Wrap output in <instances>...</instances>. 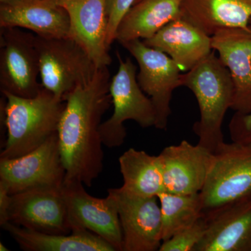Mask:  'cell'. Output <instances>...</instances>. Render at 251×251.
<instances>
[{
  "label": "cell",
  "mask_w": 251,
  "mask_h": 251,
  "mask_svg": "<svg viewBox=\"0 0 251 251\" xmlns=\"http://www.w3.org/2000/svg\"><path fill=\"white\" fill-rule=\"evenodd\" d=\"M195 251H251V198L207 219L205 234Z\"/></svg>",
  "instance_id": "obj_18"
},
{
  "label": "cell",
  "mask_w": 251,
  "mask_h": 251,
  "mask_svg": "<svg viewBox=\"0 0 251 251\" xmlns=\"http://www.w3.org/2000/svg\"><path fill=\"white\" fill-rule=\"evenodd\" d=\"M211 48L228 69L234 89L232 108L251 112V27L223 29L211 36Z\"/></svg>",
  "instance_id": "obj_15"
},
{
  "label": "cell",
  "mask_w": 251,
  "mask_h": 251,
  "mask_svg": "<svg viewBox=\"0 0 251 251\" xmlns=\"http://www.w3.org/2000/svg\"><path fill=\"white\" fill-rule=\"evenodd\" d=\"M164 191L174 194H196L202 191L210 170L214 153L182 140L163 149L159 154Z\"/></svg>",
  "instance_id": "obj_13"
},
{
  "label": "cell",
  "mask_w": 251,
  "mask_h": 251,
  "mask_svg": "<svg viewBox=\"0 0 251 251\" xmlns=\"http://www.w3.org/2000/svg\"><path fill=\"white\" fill-rule=\"evenodd\" d=\"M80 181H64L63 193L72 230L83 228L106 241L115 251H123V234L115 199L94 197Z\"/></svg>",
  "instance_id": "obj_11"
},
{
  "label": "cell",
  "mask_w": 251,
  "mask_h": 251,
  "mask_svg": "<svg viewBox=\"0 0 251 251\" xmlns=\"http://www.w3.org/2000/svg\"><path fill=\"white\" fill-rule=\"evenodd\" d=\"M157 197L161 206L163 242L203 216L200 193L179 195L163 191Z\"/></svg>",
  "instance_id": "obj_23"
},
{
  "label": "cell",
  "mask_w": 251,
  "mask_h": 251,
  "mask_svg": "<svg viewBox=\"0 0 251 251\" xmlns=\"http://www.w3.org/2000/svg\"><path fill=\"white\" fill-rule=\"evenodd\" d=\"M124 183L121 189L135 197H157L164 191L161 158L130 148L119 158Z\"/></svg>",
  "instance_id": "obj_22"
},
{
  "label": "cell",
  "mask_w": 251,
  "mask_h": 251,
  "mask_svg": "<svg viewBox=\"0 0 251 251\" xmlns=\"http://www.w3.org/2000/svg\"><path fill=\"white\" fill-rule=\"evenodd\" d=\"M1 94L0 110L7 136L0 159L23 156L58 133L65 100L44 87L31 98Z\"/></svg>",
  "instance_id": "obj_2"
},
{
  "label": "cell",
  "mask_w": 251,
  "mask_h": 251,
  "mask_svg": "<svg viewBox=\"0 0 251 251\" xmlns=\"http://www.w3.org/2000/svg\"><path fill=\"white\" fill-rule=\"evenodd\" d=\"M136 1L137 0H107L108 27L106 42L109 49L114 41H116L117 28L122 18Z\"/></svg>",
  "instance_id": "obj_25"
},
{
  "label": "cell",
  "mask_w": 251,
  "mask_h": 251,
  "mask_svg": "<svg viewBox=\"0 0 251 251\" xmlns=\"http://www.w3.org/2000/svg\"><path fill=\"white\" fill-rule=\"evenodd\" d=\"M65 177L58 133L23 156L0 159V187L9 195L36 188L62 187Z\"/></svg>",
  "instance_id": "obj_7"
},
{
  "label": "cell",
  "mask_w": 251,
  "mask_h": 251,
  "mask_svg": "<svg viewBox=\"0 0 251 251\" xmlns=\"http://www.w3.org/2000/svg\"><path fill=\"white\" fill-rule=\"evenodd\" d=\"M108 67L99 68L89 83L64 99L58 128L59 150L65 181H77L91 187L103 170L100 129L102 117L112 105Z\"/></svg>",
  "instance_id": "obj_1"
},
{
  "label": "cell",
  "mask_w": 251,
  "mask_h": 251,
  "mask_svg": "<svg viewBox=\"0 0 251 251\" xmlns=\"http://www.w3.org/2000/svg\"><path fill=\"white\" fill-rule=\"evenodd\" d=\"M207 220L202 216L195 224L162 242L158 251H195L205 234Z\"/></svg>",
  "instance_id": "obj_24"
},
{
  "label": "cell",
  "mask_w": 251,
  "mask_h": 251,
  "mask_svg": "<svg viewBox=\"0 0 251 251\" xmlns=\"http://www.w3.org/2000/svg\"><path fill=\"white\" fill-rule=\"evenodd\" d=\"M1 227L26 251H115L106 241L83 228L74 229L69 234H54L25 228L11 222Z\"/></svg>",
  "instance_id": "obj_20"
},
{
  "label": "cell",
  "mask_w": 251,
  "mask_h": 251,
  "mask_svg": "<svg viewBox=\"0 0 251 251\" xmlns=\"http://www.w3.org/2000/svg\"><path fill=\"white\" fill-rule=\"evenodd\" d=\"M39 60L36 35L18 27H1L0 87L1 92L18 97H36L43 88L38 80Z\"/></svg>",
  "instance_id": "obj_9"
},
{
  "label": "cell",
  "mask_w": 251,
  "mask_h": 251,
  "mask_svg": "<svg viewBox=\"0 0 251 251\" xmlns=\"http://www.w3.org/2000/svg\"><path fill=\"white\" fill-rule=\"evenodd\" d=\"M181 17L209 36L223 29H248L251 0H182Z\"/></svg>",
  "instance_id": "obj_19"
},
{
  "label": "cell",
  "mask_w": 251,
  "mask_h": 251,
  "mask_svg": "<svg viewBox=\"0 0 251 251\" xmlns=\"http://www.w3.org/2000/svg\"><path fill=\"white\" fill-rule=\"evenodd\" d=\"M0 251H9V249L8 248H6L2 242L0 243Z\"/></svg>",
  "instance_id": "obj_29"
},
{
  "label": "cell",
  "mask_w": 251,
  "mask_h": 251,
  "mask_svg": "<svg viewBox=\"0 0 251 251\" xmlns=\"http://www.w3.org/2000/svg\"><path fill=\"white\" fill-rule=\"evenodd\" d=\"M116 202L123 234V251L159 250L162 239L161 206L158 197L129 196L121 188H109Z\"/></svg>",
  "instance_id": "obj_12"
},
{
  "label": "cell",
  "mask_w": 251,
  "mask_h": 251,
  "mask_svg": "<svg viewBox=\"0 0 251 251\" xmlns=\"http://www.w3.org/2000/svg\"><path fill=\"white\" fill-rule=\"evenodd\" d=\"M67 11L69 36L90 55L98 68L108 67L112 59L107 46V0H56Z\"/></svg>",
  "instance_id": "obj_14"
},
{
  "label": "cell",
  "mask_w": 251,
  "mask_h": 251,
  "mask_svg": "<svg viewBox=\"0 0 251 251\" xmlns=\"http://www.w3.org/2000/svg\"><path fill=\"white\" fill-rule=\"evenodd\" d=\"M120 44L133 56L139 65L137 80L154 106L155 128L166 130L172 112L173 91L182 86L181 69L168 54L150 47L140 39Z\"/></svg>",
  "instance_id": "obj_8"
},
{
  "label": "cell",
  "mask_w": 251,
  "mask_h": 251,
  "mask_svg": "<svg viewBox=\"0 0 251 251\" xmlns=\"http://www.w3.org/2000/svg\"><path fill=\"white\" fill-rule=\"evenodd\" d=\"M182 0H137L119 25L116 41L150 39L168 23L181 16Z\"/></svg>",
  "instance_id": "obj_21"
},
{
  "label": "cell",
  "mask_w": 251,
  "mask_h": 251,
  "mask_svg": "<svg viewBox=\"0 0 251 251\" xmlns=\"http://www.w3.org/2000/svg\"><path fill=\"white\" fill-rule=\"evenodd\" d=\"M18 1H21V0H0V3L1 4H9Z\"/></svg>",
  "instance_id": "obj_28"
},
{
  "label": "cell",
  "mask_w": 251,
  "mask_h": 251,
  "mask_svg": "<svg viewBox=\"0 0 251 251\" xmlns=\"http://www.w3.org/2000/svg\"><path fill=\"white\" fill-rule=\"evenodd\" d=\"M143 41L150 47L168 54L182 72L192 69L213 50L211 36L181 16Z\"/></svg>",
  "instance_id": "obj_17"
},
{
  "label": "cell",
  "mask_w": 251,
  "mask_h": 251,
  "mask_svg": "<svg viewBox=\"0 0 251 251\" xmlns=\"http://www.w3.org/2000/svg\"><path fill=\"white\" fill-rule=\"evenodd\" d=\"M229 130L232 142L251 143V112L246 115L235 112L229 122Z\"/></svg>",
  "instance_id": "obj_26"
},
{
  "label": "cell",
  "mask_w": 251,
  "mask_h": 251,
  "mask_svg": "<svg viewBox=\"0 0 251 251\" xmlns=\"http://www.w3.org/2000/svg\"><path fill=\"white\" fill-rule=\"evenodd\" d=\"M250 26L251 27V21H250Z\"/></svg>",
  "instance_id": "obj_30"
},
{
  "label": "cell",
  "mask_w": 251,
  "mask_h": 251,
  "mask_svg": "<svg viewBox=\"0 0 251 251\" xmlns=\"http://www.w3.org/2000/svg\"><path fill=\"white\" fill-rule=\"evenodd\" d=\"M0 27L27 29L41 37H67L70 21L56 0H21L0 5Z\"/></svg>",
  "instance_id": "obj_16"
},
{
  "label": "cell",
  "mask_w": 251,
  "mask_h": 251,
  "mask_svg": "<svg viewBox=\"0 0 251 251\" xmlns=\"http://www.w3.org/2000/svg\"><path fill=\"white\" fill-rule=\"evenodd\" d=\"M10 195L7 191L0 187V226H2L6 221V214L9 206Z\"/></svg>",
  "instance_id": "obj_27"
},
{
  "label": "cell",
  "mask_w": 251,
  "mask_h": 251,
  "mask_svg": "<svg viewBox=\"0 0 251 251\" xmlns=\"http://www.w3.org/2000/svg\"><path fill=\"white\" fill-rule=\"evenodd\" d=\"M39 77L43 87L64 100L77 87L93 79L99 68L72 38L36 35Z\"/></svg>",
  "instance_id": "obj_6"
},
{
  "label": "cell",
  "mask_w": 251,
  "mask_h": 251,
  "mask_svg": "<svg viewBox=\"0 0 251 251\" xmlns=\"http://www.w3.org/2000/svg\"><path fill=\"white\" fill-rule=\"evenodd\" d=\"M182 86L190 89L197 99L201 118L193 125L198 143L212 153L224 143L223 122L233 104L234 89L227 68L214 51L186 74Z\"/></svg>",
  "instance_id": "obj_3"
},
{
  "label": "cell",
  "mask_w": 251,
  "mask_h": 251,
  "mask_svg": "<svg viewBox=\"0 0 251 251\" xmlns=\"http://www.w3.org/2000/svg\"><path fill=\"white\" fill-rule=\"evenodd\" d=\"M206 220L234 203L251 198V143H224L214 153L200 193Z\"/></svg>",
  "instance_id": "obj_4"
},
{
  "label": "cell",
  "mask_w": 251,
  "mask_h": 251,
  "mask_svg": "<svg viewBox=\"0 0 251 251\" xmlns=\"http://www.w3.org/2000/svg\"><path fill=\"white\" fill-rule=\"evenodd\" d=\"M117 56L119 69L110 85L113 113L99 129L103 146L108 148H118L125 143V122L133 120L144 128L155 127L156 122L152 101L137 80L136 66L129 58L123 60L118 52Z\"/></svg>",
  "instance_id": "obj_5"
},
{
  "label": "cell",
  "mask_w": 251,
  "mask_h": 251,
  "mask_svg": "<svg viewBox=\"0 0 251 251\" xmlns=\"http://www.w3.org/2000/svg\"><path fill=\"white\" fill-rule=\"evenodd\" d=\"M6 221L43 233L72 232L63 186L36 188L10 195Z\"/></svg>",
  "instance_id": "obj_10"
}]
</instances>
